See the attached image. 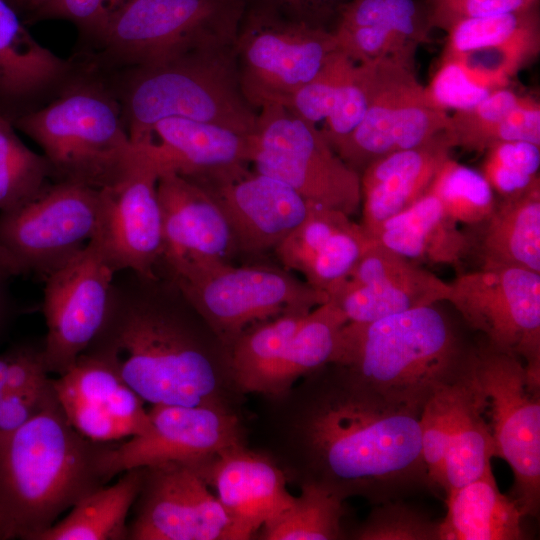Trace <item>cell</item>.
<instances>
[{
  "instance_id": "6da1fadb",
  "label": "cell",
  "mask_w": 540,
  "mask_h": 540,
  "mask_svg": "<svg viewBox=\"0 0 540 540\" xmlns=\"http://www.w3.org/2000/svg\"><path fill=\"white\" fill-rule=\"evenodd\" d=\"M285 474L346 500L376 505L431 489L420 414L395 405L347 369L327 364L290 389Z\"/></svg>"
},
{
  "instance_id": "7a4b0ae2",
  "label": "cell",
  "mask_w": 540,
  "mask_h": 540,
  "mask_svg": "<svg viewBox=\"0 0 540 540\" xmlns=\"http://www.w3.org/2000/svg\"><path fill=\"white\" fill-rule=\"evenodd\" d=\"M157 278L115 275L109 314L85 352L106 360L144 402L234 410L242 393L231 367L216 360L190 314L155 291Z\"/></svg>"
},
{
  "instance_id": "3957f363",
  "label": "cell",
  "mask_w": 540,
  "mask_h": 540,
  "mask_svg": "<svg viewBox=\"0 0 540 540\" xmlns=\"http://www.w3.org/2000/svg\"><path fill=\"white\" fill-rule=\"evenodd\" d=\"M96 442L68 421L58 399L0 434V515L5 539L36 540L59 516L108 483Z\"/></svg>"
},
{
  "instance_id": "277c9868",
  "label": "cell",
  "mask_w": 540,
  "mask_h": 540,
  "mask_svg": "<svg viewBox=\"0 0 540 540\" xmlns=\"http://www.w3.org/2000/svg\"><path fill=\"white\" fill-rule=\"evenodd\" d=\"M468 344L436 304L365 323L347 322L329 364L347 369L387 401L421 415L439 390L470 370Z\"/></svg>"
},
{
  "instance_id": "5b68a950",
  "label": "cell",
  "mask_w": 540,
  "mask_h": 540,
  "mask_svg": "<svg viewBox=\"0 0 540 540\" xmlns=\"http://www.w3.org/2000/svg\"><path fill=\"white\" fill-rule=\"evenodd\" d=\"M117 99L135 145L166 118L211 123L243 134L253 133L258 120L240 86L234 44L188 47L129 67Z\"/></svg>"
},
{
  "instance_id": "8992f818",
  "label": "cell",
  "mask_w": 540,
  "mask_h": 540,
  "mask_svg": "<svg viewBox=\"0 0 540 540\" xmlns=\"http://www.w3.org/2000/svg\"><path fill=\"white\" fill-rule=\"evenodd\" d=\"M12 123L42 149L56 182L101 190L141 158L116 95L96 81L72 80L52 101Z\"/></svg>"
},
{
  "instance_id": "52a82bcc",
  "label": "cell",
  "mask_w": 540,
  "mask_h": 540,
  "mask_svg": "<svg viewBox=\"0 0 540 540\" xmlns=\"http://www.w3.org/2000/svg\"><path fill=\"white\" fill-rule=\"evenodd\" d=\"M246 0H124L95 38L106 61L126 68L200 45L234 44Z\"/></svg>"
},
{
  "instance_id": "ba28073f",
  "label": "cell",
  "mask_w": 540,
  "mask_h": 540,
  "mask_svg": "<svg viewBox=\"0 0 540 540\" xmlns=\"http://www.w3.org/2000/svg\"><path fill=\"white\" fill-rule=\"evenodd\" d=\"M228 351L257 323L285 314H308L328 295L289 272L269 266L215 267L168 276Z\"/></svg>"
},
{
  "instance_id": "9c48e42d",
  "label": "cell",
  "mask_w": 540,
  "mask_h": 540,
  "mask_svg": "<svg viewBox=\"0 0 540 540\" xmlns=\"http://www.w3.org/2000/svg\"><path fill=\"white\" fill-rule=\"evenodd\" d=\"M249 145L256 172L284 182L306 201L349 216L361 207L360 174L342 160L315 124L287 108H262Z\"/></svg>"
},
{
  "instance_id": "30bf717a",
  "label": "cell",
  "mask_w": 540,
  "mask_h": 540,
  "mask_svg": "<svg viewBox=\"0 0 540 540\" xmlns=\"http://www.w3.org/2000/svg\"><path fill=\"white\" fill-rule=\"evenodd\" d=\"M474 370L484 395L495 455L514 474L511 498L524 516L540 506V380L517 355L485 342L475 346Z\"/></svg>"
},
{
  "instance_id": "8fae6325",
  "label": "cell",
  "mask_w": 540,
  "mask_h": 540,
  "mask_svg": "<svg viewBox=\"0 0 540 540\" xmlns=\"http://www.w3.org/2000/svg\"><path fill=\"white\" fill-rule=\"evenodd\" d=\"M336 50L332 31L269 10L246 14L234 53L242 92L249 104L287 107L293 95L311 81Z\"/></svg>"
},
{
  "instance_id": "7c38bea8",
  "label": "cell",
  "mask_w": 540,
  "mask_h": 540,
  "mask_svg": "<svg viewBox=\"0 0 540 540\" xmlns=\"http://www.w3.org/2000/svg\"><path fill=\"white\" fill-rule=\"evenodd\" d=\"M99 190L51 182L27 202L0 213V253L15 276L45 278L92 240Z\"/></svg>"
},
{
  "instance_id": "4fadbf2b",
  "label": "cell",
  "mask_w": 540,
  "mask_h": 540,
  "mask_svg": "<svg viewBox=\"0 0 540 540\" xmlns=\"http://www.w3.org/2000/svg\"><path fill=\"white\" fill-rule=\"evenodd\" d=\"M409 49L373 60V82L367 111L335 152L359 174L390 153L416 148L441 128L443 111L418 82Z\"/></svg>"
},
{
  "instance_id": "5bb4252c",
  "label": "cell",
  "mask_w": 540,
  "mask_h": 540,
  "mask_svg": "<svg viewBox=\"0 0 540 540\" xmlns=\"http://www.w3.org/2000/svg\"><path fill=\"white\" fill-rule=\"evenodd\" d=\"M447 302L490 345L520 357L540 380V273L523 268L463 271Z\"/></svg>"
},
{
  "instance_id": "9a60e30c",
  "label": "cell",
  "mask_w": 540,
  "mask_h": 540,
  "mask_svg": "<svg viewBox=\"0 0 540 540\" xmlns=\"http://www.w3.org/2000/svg\"><path fill=\"white\" fill-rule=\"evenodd\" d=\"M115 273L90 243L44 280L42 344L49 374L66 373L100 333L110 311Z\"/></svg>"
},
{
  "instance_id": "2e32d148",
  "label": "cell",
  "mask_w": 540,
  "mask_h": 540,
  "mask_svg": "<svg viewBox=\"0 0 540 540\" xmlns=\"http://www.w3.org/2000/svg\"><path fill=\"white\" fill-rule=\"evenodd\" d=\"M148 430L111 442L102 457L109 482L133 468L168 462L199 464L225 449L245 445L235 410L219 406L152 405Z\"/></svg>"
},
{
  "instance_id": "e0dca14e",
  "label": "cell",
  "mask_w": 540,
  "mask_h": 540,
  "mask_svg": "<svg viewBox=\"0 0 540 540\" xmlns=\"http://www.w3.org/2000/svg\"><path fill=\"white\" fill-rule=\"evenodd\" d=\"M141 468L127 540H246L193 468L178 462Z\"/></svg>"
},
{
  "instance_id": "ac0fdd59",
  "label": "cell",
  "mask_w": 540,
  "mask_h": 540,
  "mask_svg": "<svg viewBox=\"0 0 540 540\" xmlns=\"http://www.w3.org/2000/svg\"><path fill=\"white\" fill-rule=\"evenodd\" d=\"M140 149V148H139ZM139 161L115 184L99 190L92 241L115 274L158 277L163 251L160 171L140 149Z\"/></svg>"
},
{
  "instance_id": "d6986e66",
  "label": "cell",
  "mask_w": 540,
  "mask_h": 540,
  "mask_svg": "<svg viewBox=\"0 0 540 540\" xmlns=\"http://www.w3.org/2000/svg\"><path fill=\"white\" fill-rule=\"evenodd\" d=\"M157 194L163 236L159 268L167 276L230 263L231 254L237 250L231 228L203 184L164 172L157 182Z\"/></svg>"
},
{
  "instance_id": "ffe728a7",
  "label": "cell",
  "mask_w": 540,
  "mask_h": 540,
  "mask_svg": "<svg viewBox=\"0 0 540 540\" xmlns=\"http://www.w3.org/2000/svg\"><path fill=\"white\" fill-rule=\"evenodd\" d=\"M450 283L374 240L329 293L348 322L365 323L447 301Z\"/></svg>"
},
{
  "instance_id": "44dd1931",
  "label": "cell",
  "mask_w": 540,
  "mask_h": 540,
  "mask_svg": "<svg viewBox=\"0 0 540 540\" xmlns=\"http://www.w3.org/2000/svg\"><path fill=\"white\" fill-rule=\"evenodd\" d=\"M52 383L68 421L90 440L118 442L141 435L150 426L144 401L95 354L84 352Z\"/></svg>"
},
{
  "instance_id": "7402d4cb",
  "label": "cell",
  "mask_w": 540,
  "mask_h": 540,
  "mask_svg": "<svg viewBox=\"0 0 540 540\" xmlns=\"http://www.w3.org/2000/svg\"><path fill=\"white\" fill-rule=\"evenodd\" d=\"M249 135L185 118L157 122L137 146L161 173L175 172L203 184L231 180L249 171Z\"/></svg>"
},
{
  "instance_id": "603a6c76",
  "label": "cell",
  "mask_w": 540,
  "mask_h": 540,
  "mask_svg": "<svg viewBox=\"0 0 540 540\" xmlns=\"http://www.w3.org/2000/svg\"><path fill=\"white\" fill-rule=\"evenodd\" d=\"M209 487L246 540L287 510L294 497L284 470L268 456L235 446L190 466Z\"/></svg>"
},
{
  "instance_id": "cb8c5ba5",
  "label": "cell",
  "mask_w": 540,
  "mask_h": 540,
  "mask_svg": "<svg viewBox=\"0 0 540 540\" xmlns=\"http://www.w3.org/2000/svg\"><path fill=\"white\" fill-rule=\"evenodd\" d=\"M203 185L223 210L236 249L246 253L274 249L308 211V201L293 188L256 171Z\"/></svg>"
},
{
  "instance_id": "d4e9b609",
  "label": "cell",
  "mask_w": 540,
  "mask_h": 540,
  "mask_svg": "<svg viewBox=\"0 0 540 540\" xmlns=\"http://www.w3.org/2000/svg\"><path fill=\"white\" fill-rule=\"evenodd\" d=\"M538 6L462 20L451 26L443 58L460 62L495 90L539 51Z\"/></svg>"
},
{
  "instance_id": "484cf974",
  "label": "cell",
  "mask_w": 540,
  "mask_h": 540,
  "mask_svg": "<svg viewBox=\"0 0 540 540\" xmlns=\"http://www.w3.org/2000/svg\"><path fill=\"white\" fill-rule=\"evenodd\" d=\"M350 217L308 201L304 220L274 248L278 259L328 295L373 241Z\"/></svg>"
},
{
  "instance_id": "4316f807",
  "label": "cell",
  "mask_w": 540,
  "mask_h": 540,
  "mask_svg": "<svg viewBox=\"0 0 540 540\" xmlns=\"http://www.w3.org/2000/svg\"><path fill=\"white\" fill-rule=\"evenodd\" d=\"M74 67L41 45L0 0V113L13 122L73 79Z\"/></svg>"
},
{
  "instance_id": "83f0119b",
  "label": "cell",
  "mask_w": 540,
  "mask_h": 540,
  "mask_svg": "<svg viewBox=\"0 0 540 540\" xmlns=\"http://www.w3.org/2000/svg\"><path fill=\"white\" fill-rule=\"evenodd\" d=\"M451 146L441 134L422 146L376 159L360 173L362 222L370 234L428 192Z\"/></svg>"
},
{
  "instance_id": "f1b7e54d",
  "label": "cell",
  "mask_w": 540,
  "mask_h": 540,
  "mask_svg": "<svg viewBox=\"0 0 540 540\" xmlns=\"http://www.w3.org/2000/svg\"><path fill=\"white\" fill-rule=\"evenodd\" d=\"M474 231H466L478 268L516 267L540 273V188L501 198ZM469 255V256H470Z\"/></svg>"
},
{
  "instance_id": "f546056e",
  "label": "cell",
  "mask_w": 540,
  "mask_h": 540,
  "mask_svg": "<svg viewBox=\"0 0 540 540\" xmlns=\"http://www.w3.org/2000/svg\"><path fill=\"white\" fill-rule=\"evenodd\" d=\"M370 237L407 259L432 264L458 268L470 255L468 234L430 192L385 220Z\"/></svg>"
},
{
  "instance_id": "4dcf8cb0",
  "label": "cell",
  "mask_w": 540,
  "mask_h": 540,
  "mask_svg": "<svg viewBox=\"0 0 540 540\" xmlns=\"http://www.w3.org/2000/svg\"><path fill=\"white\" fill-rule=\"evenodd\" d=\"M445 494L447 512L439 522V540L524 538V515L511 497L499 491L492 471Z\"/></svg>"
},
{
  "instance_id": "1f68e13d",
  "label": "cell",
  "mask_w": 540,
  "mask_h": 540,
  "mask_svg": "<svg viewBox=\"0 0 540 540\" xmlns=\"http://www.w3.org/2000/svg\"><path fill=\"white\" fill-rule=\"evenodd\" d=\"M485 406L473 358L469 372L458 386L452 409L445 459V493L492 471L490 463L495 449Z\"/></svg>"
},
{
  "instance_id": "d6a6232c",
  "label": "cell",
  "mask_w": 540,
  "mask_h": 540,
  "mask_svg": "<svg viewBox=\"0 0 540 540\" xmlns=\"http://www.w3.org/2000/svg\"><path fill=\"white\" fill-rule=\"evenodd\" d=\"M121 474L114 484L82 498L36 540H127V517L141 487L142 468Z\"/></svg>"
},
{
  "instance_id": "836d02e7",
  "label": "cell",
  "mask_w": 540,
  "mask_h": 540,
  "mask_svg": "<svg viewBox=\"0 0 540 540\" xmlns=\"http://www.w3.org/2000/svg\"><path fill=\"white\" fill-rule=\"evenodd\" d=\"M306 315H281L252 325L237 337L229 349V361L241 393L267 395L286 349Z\"/></svg>"
},
{
  "instance_id": "e575fe53",
  "label": "cell",
  "mask_w": 540,
  "mask_h": 540,
  "mask_svg": "<svg viewBox=\"0 0 540 540\" xmlns=\"http://www.w3.org/2000/svg\"><path fill=\"white\" fill-rule=\"evenodd\" d=\"M347 322L330 300L308 313L292 337L266 396L285 395L297 380L329 364L339 332Z\"/></svg>"
},
{
  "instance_id": "d590c367",
  "label": "cell",
  "mask_w": 540,
  "mask_h": 540,
  "mask_svg": "<svg viewBox=\"0 0 540 540\" xmlns=\"http://www.w3.org/2000/svg\"><path fill=\"white\" fill-rule=\"evenodd\" d=\"M291 506L258 532L263 540H335L342 536L344 499L313 484L302 483Z\"/></svg>"
},
{
  "instance_id": "8d00e7d4",
  "label": "cell",
  "mask_w": 540,
  "mask_h": 540,
  "mask_svg": "<svg viewBox=\"0 0 540 540\" xmlns=\"http://www.w3.org/2000/svg\"><path fill=\"white\" fill-rule=\"evenodd\" d=\"M15 130L0 113V213L27 202L53 182L45 156L30 149Z\"/></svg>"
},
{
  "instance_id": "74e56055",
  "label": "cell",
  "mask_w": 540,
  "mask_h": 540,
  "mask_svg": "<svg viewBox=\"0 0 540 540\" xmlns=\"http://www.w3.org/2000/svg\"><path fill=\"white\" fill-rule=\"evenodd\" d=\"M428 192L458 224L478 225L496 205L494 191L482 174L449 157L436 173Z\"/></svg>"
},
{
  "instance_id": "f35d334b",
  "label": "cell",
  "mask_w": 540,
  "mask_h": 540,
  "mask_svg": "<svg viewBox=\"0 0 540 540\" xmlns=\"http://www.w3.org/2000/svg\"><path fill=\"white\" fill-rule=\"evenodd\" d=\"M512 90L495 89L475 107L450 116L445 136L451 148L487 150L498 143L499 125L522 101Z\"/></svg>"
},
{
  "instance_id": "ab89813d",
  "label": "cell",
  "mask_w": 540,
  "mask_h": 540,
  "mask_svg": "<svg viewBox=\"0 0 540 540\" xmlns=\"http://www.w3.org/2000/svg\"><path fill=\"white\" fill-rule=\"evenodd\" d=\"M486 152L482 174L501 198L540 188V145L525 141L501 142Z\"/></svg>"
},
{
  "instance_id": "60d3db41",
  "label": "cell",
  "mask_w": 540,
  "mask_h": 540,
  "mask_svg": "<svg viewBox=\"0 0 540 540\" xmlns=\"http://www.w3.org/2000/svg\"><path fill=\"white\" fill-rule=\"evenodd\" d=\"M462 379L437 391L424 405L420 415L421 452L431 489L444 491L450 420Z\"/></svg>"
},
{
  "instance_id": "b9f144b4",
  "label": "cell",
  "mask_w": 540,
  "mask_h": 540,
  "mask_svg": "<svg viewBox=\"0 0 540 540\" xmlns=\"http://www.w3.org/2000/svg\"><path fill=\"white\" fill-rule=\"evenodd\" d=\"M439 522L407 505L402 499L374 505L367 519L355 530L358 540H439Z\"/></svg>"
},
{
  "instance_id": "7bdbcfd3",
  "label": "cell",
  "mask_w": 540,
  "mask_h": 540,
  "mask_svg": "<svg viewBox=\"0 0 540 540\" xmlns=\"http://www.w3.org/2000/svg\"><path fill=\"white\" fill-rule=\"evenodd\" d=\"M373 82V61L355 63L340 86L332 110L320 130L334 149L362 121L370 100Z\"/></svg>"
},
{
  "instance_id": "ee69618b",
  "label": "cell",
  "mask_w": 540,
  "mask_h": 540,
  "mask_svg": "<svg viewBox=\"0 0 540 540\" xmlns=\"http://www.w3.org/2000/svg\"><path fill=\"white\" fill-rule=\"evenodd\" d=\"M355 63L344 53L335 50L318 74L293 95L285 108L315 125L325 121L340 86Z\"/></svg>"
},
{
  "instance_id": "f6af8a7d",
  "label": "cell",
  "mask_w": 540,
  "mask_h": 540,
  "mask_svg": "<svg viewBox=\"0 0 540 540\" xmlns=\"http://www.w3.org/2000/svg\"><path fill=\"white\" fill-rule=\"evenodd\" d=\"M432 101L440 108L465 111L484 100L493 89L474 77L460 62L443 58L426 87Z\"/></svg>"
},
{
  "instance_id": "bcb514c9",
  "label": "cell",
  "mask_w": 540,
  "mask_h": 540,
  "mask_svg": "<svg viewBox=\"0 0 540 540\" xmlns=\"http://www.w3.org/2000/svg\"><path fill=\"white\" fill-rule=\"evenodd\" d=\"M539 0H424L431 27L447 31L459 21L537 7Z\"/></svg>"
},
{
  "instance_id": "7dc6e473",
  "label": "cell",
  "mask_w": 540,
  "mask_h": 540,
  "mask_svg": "<svg viewBox=\"0 0 540 540\" xmlns=\"http://www.w3.org/2000/svg\"><path fill=\"white\" fill-rule=\"evenodd\" d=\"M124 0H47L33 15L35 19H65L93 37Z\"/></svg>"
},
{
  "instance_id": "c3c4849f",
  "label": "cell",
  "mask_w": 540,
  "mask_h": 540,
  "mask_svg": "<svg viewBox=\"0 0 540 540\" xmlns=\"http://www.w3.org/2000/svg\"><path fill=\"white\" fill-rule=\"evenodd\" d=\"M56 399L52 378L41 386L4 393L0 396V434L20 428Z\"/></svg>"
},
{
  "instance_id": "681fc988",
  "label": "cell",
  "mask_w": 540,
  "mask_h": 540,
  "mask_svg": "<svg viewBox=\"0 0 540 540\" xmlns=\"http://www.w3.org/2000/svg\"><path fill=\"white\" fill-rule=\"evenodd\" d=\"M291 11V18L308 22L312 15L324 13L334 7L339 0H273Z\"/></svg>"
},
{
  "instance_id": "f907efd6",
  "label": "cell",
  "mask_w": 540,
  "mask_h": 540,
  "mask_svg": "<svg viewBox=\"0 0 540 540\" xmlns=\"http://www.w3.org/2000/svg\"><path fill=\"white\" fill-rule=\"evenodd\" d=\"M13 314L11 295L7 289V283L0 284V336L8 325Z\"/></svg>"
},
{
  "instance_id": "816d5d0a",
  "label": "cell",
  "mask_w": 540,
  "mask_h": 540,
  "mask_svg": "<svg viewBox=\"0 0 540 540\" xmlns=\"http://www.w3.org/2000/svg\"><path fill=\"white\" fill-rule=\"evenodd\" d=\"M15 277V274L5 258L0 253V284L7 283L8 280Z\"/></svg>"
},
{
  "instance_id": "f5cc1de1",
  "label": "cell",
  "mask_w": 540,
  "mask_h": 540,
  "mask_svg": "<svg viewBox=\"0 0 540 540\" xmlns=\"http://www.w3.org/2000/svg\"><path fill=\"white\" fill-rule=\"evenodd\" d=\"M21 7L32 12L33 14L47 1V0H15Z\"/></svg>"
},
{
  "instance_id": "db71d44e",
  "label": "cell",
  "mask_w": 540,
  "mask_h": 540,
  "mask_svg": "<svg viewBox=\"0 0 540 540\" xmlns=\"http://www.w3.org/2000/svg\"><path fill=\"white\" fill-rule=\"evenodd\" d=\"M0 540H6L5 539L4 525H3L1 515H0Z\"/></svg>"
}]
</instances>
